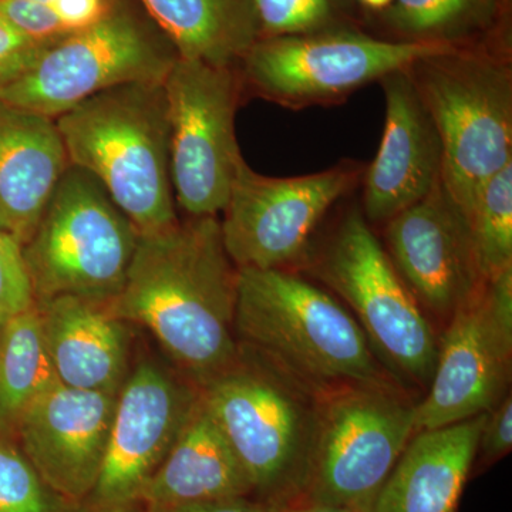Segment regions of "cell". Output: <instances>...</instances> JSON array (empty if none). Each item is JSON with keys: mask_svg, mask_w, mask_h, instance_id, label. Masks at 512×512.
Instances as JSON below:
<instances>
[{"mask_svg": "<svg viewBox=\"0 0 512 512\" xmlns=\"http://www.w3.org/2000/svg\"><path fill=\"white\" fill-rule=\"evenodd\" d=\"M235 335L319 396L353 386H402L355 316L285 268L238 269Z\"/></svg>", "mask_w": 512, "mask_h": 512, "instance_id": "2", "label": "cell"}, {"mask_svg": "<svg viewBox=\"0 0 512 512\" xmlns=\"http://www.w3.org/2000/svg\"><path fill=\"white\" fill-rule=\"evenodd\" d=\"M305 259L312 275L352 308L384 369L404 389L406 382L427 389L439 340L365 215L348 212L325 247Z\"/></svg>", "mask_w": 512, "mask_h": 512, "instance_id": "8", "label": "cell"}, {"mask_svg": "<svg viewBox=\"0 0 512 512\" xmlns=\"http://www.w3.org/2000/svg\"><path fill=\"white\" fill-rule=\"evenodd\" d=\"M487 413L414 433L372 512H456Z\"/></svg>", "mask_w": 512, "mask_h": 512, "instance_id": "20", "label": "cell"}, {"mask_svg": "<svg viewBox=\"0 0 512 512\" xmlns=\"http://www.w3.org/2000/svg\"><path fill=\"white\" fill-rule=\"evenodd\" d=\"M36 308L59 382L119 394L130 373V323L114 315L109 302L80 296H56Z\"/></svg>", "mask_w": 512, "mask_h": 512, "instance_id": "18", "label": "cell"}, {"mask_svg": "<svg viewBox=\"0 0 512 512\" xmlns=\"http://www.w3.org/2000/svg\"><path fill=\"white\" fill-rule=\"evenodd\" d=\"M117 394L57 383L20 420L16 443L52 490L84 505L99 481Z\"/></svg>", "mask_w": 512, "mask_h": 512, "instance_id": "16", "label": "cell"}, {"mask_svg": "<svg viewBox=\"0 0 512 512\" xmlns=\"http://www.w3.org/2000/svg\"><path fill=\"white\" fill-rule=\"evenodd\" d=\"M512 447V399L507 393L493 410L487 413L480 440H478L477 456L483 463L491 464L507 456Z\"/></svg>", "mask_w": 512, "mask_h": 512, "instance_id": "31", "label": "cell"}, {"mask_svg": "<svg viewBox=\"0 0 512 512\" xmlns=\"http://www.w3.org/2000/svg\"><path fill=\"white\" fill-rule=\"evenodd\" d=\"M380 83L386 97V121L363 192V215L372 222L392 220L426 197L443 171L439 133L407 70L389 74Z\"/></svg>", "mask_w": 512, "mask_h": 512, "instance_id": "17", "label": "cell"}, {"mask_svg": "<svg viewBox=\"0 0 512 512\" xmlns=\"http://www.w3.org/2000/svg\"><path fill=\"white\" fill-rule=\"evenodd\" d=\"M362 173L359 165L343 163L316 174L275 178L255 173L242 160L220 220L229 258L238 269H288L302 262L320 222Z\"/></svg>", "mask_w": 512, "mask_h": 512, "instance_id": "12", "label": "cell"}, {"mask_svg": "<svg viewBox=\"0 0 512 512\" xmlns=\"http://www.w3.org/2000/svg\"><path fill=\"white\" fill-rule=\"evenodd\" d=\"M200 396V387L181 373L154 360L138 363L117 394L103 468L84 507L136 504Z\"/></svg>", "mask_w": 512, "mask_h": 512, "instance_id": "14", "label": "cell"}, {"mask_svg": "<svg viewBox=\"0 0 512 512\" xmlns=\"http://www.w3.org/2000/svg\"><path fill=\"white\" fill-rule=\"evenodd\" d=\"M36 299L23 247L0 229V329L35 308Z\"/></svg>", "mask_w": 512, "mask_h": 512, "instance_id": "29", "label": "cell"}, {"mask_svg": "<svg viewBox=\"0 0 512 512\" xmlns=\"http://www.w3.org/2000/svg\"><path fill=\"white\" fill-rule=\"evenodd\" d=\"M467 222L485 281L512 268V161L484 185Z\"/></svg>", "mask_w": 512, "mask_h": 512, "instance_id": "25", "label": "cell"}, {"mask_svg": "<svg viewBox=\"0 0 512 512\" xmlns=\"http://www.w3.org/2000/svg\"><path fill=\"white\" fill-rule=\"evenodd\" d=\"M376 20L386 39L511 47V0H393Z\"/></svg>", "mask_w": 512, "mask_h": 512, "instance_id": "23", "label": "cell"}, {"mask_svg": "<svg viewBox=\"0 0 512 512\" xmlns=\"http://www.w3.org/2000/svg\"><path fill=\"white\" fill-rule=\"evenodd\" d=\"M138 238L103 185L70 164L23 245L36 303L62 295L113 301L126 281Z\"/></svg>", "mask_w": 512, "mask_h": 512, "instance_id": "7", "label": "cell"}, {"mask_svg": "<svg viewBox=\"0 0 512 512\" xmlns=\"http://www.w3.org/2000/svg\"><path fill=\"white\" fill-rule=\"evenodd\" d=\"M178 59L137 0H116L90 28L43 47L0 100L57 119L114 87L164 82Z\"/></svg>", "mask_w": 512, "mask_h": 512, "instance_id": "6", "label": "cell"}, {"mask_svg": "<svg viewBox=\"0 0 512 512\" xmlns=\"http://www.w3.org/2000/svg\"><path fill=\"white\" fill-rule=\"evenodd\" d=\"M83 512H143L138 504L114 505V507L89 508L84 507Z\"/></svg>", "mask_w": 512, "mask_h": 512, "instance_id": "35", "label": "cell"}, {"mask_svg": "<svg viewBox=\"0 0 512 512\" xmlns=\"http://www.w3.org/2000/svg\"><path fill=\"white\" fill-rule=\"evenodd\" d=\"M416 402L402 386H353L322 397L308 485L299 504L372 512L414 434Z\"/></svg>", "mask_w": 512, "mask_h": 512, "instance_id": "9", "label": "cell"}, {"mask_svg": "<svg viewBox=\"0 0 512 512\" xmlns=\"http://www.w3.org/2000/svg\"><path fill=\"white\" fill-rule=\"evenodd\" d=\"M46 484L15 440L0 436V512H83Z\"/></svg>", "mask_w": 512, "mask_h": 512, "instance_id": "28", "label": "cell"}, {"mask_svg": "<svg viewBox=\"0 0 512 512\" xmlns=\"http://www.w3.org/2000/svg\"><path fill=\"white\" fill-rule=\"evenodd\" d=\"M259 39L306 35L362 23L353 0H252Z\"/></svg>", "mask_w": 512, "mask_h": 512, "instance_id": "27", "label": "cell"}, {"mask_svg": "<svg viewBox=\"0 0 512 512\" xmlns=\"http://www.w3.org/2000/svg\"><path fill=\"white\" fill-rule=\"evenodd\" d=\"M57 383L35 306L0 329V436L15 440L29 407Z\"/></svg>", "mask_w": 512, "mask_h": 512, "instance_id": "24", "label": "cell"}, {"mask_svg": "<svg viewBox=\"0 0 512 512\" xmlns=\"http://www.w3.org/2000/svg\"><path fill=\"white\" fill-rule=\"evenodd\" d=\"M284 512H353L342 507H333V505L320 504H296L292 507H286Z\"/></svg>", "mask_w": 512, "mask_h": 512, "instance_id": "34", "label": "cell"}, {"mask_svg": "<svg viewBox=\"0 0 512 512\" xmlns=\"http://www.w3.org/2000/svg\"><path fill=\"white\" fill-rule=\"evenodd\" d=\"M116 0H0V16L30 39L52 45L103 19Z\"/></svg>", "mask_w": 512, "mask_h": 512, "instance_id": "26", "label": "cell"}, {"mask_svg": "<svg viewBox=\"0 0 512 512\" xmlns=\"http://www.w3.org/2000/svg\"><path fill=\"white\" fill-rule=\"evenodd\" d=\"M180 59L238 67L259 40L252 0H137Z\"/></svg>", "mask_w": 512, "mask_h": 512, "instance_id": "22", "label": "cell"}, {"mask_svg": "<svg viewBox=\"0 0 512 512\" xmlns=\"http://www.w3.org/2000/svg\"><path fill=\"white\" fill-rule=\"evenodd\" d=\"M511 365L512 268L448 319L429 392L416 403L414 433L493 410L507 394Z\"/></svg>", "mask_w": 512, "mask_h": 512, "instance_id": "13", "label": "cell"}, {"mask_svg": "<svg viewBox=\"0 0 512 512\" xmlns=\"http://www.w3.org/2000/svg\"><path fill=\"white\" fill-rule=\"evenodd\" d=\"M286 507L265 503L254 497H229L197 503L143 508V512H284Z\"/></svg>", "mask_w": 512, "mask_h": 512, "instance_id": "32", "label": "cell"}, {"mask_svg": "<svg viewBox=\"0 0 512 512\" xmlns=\"http://www.w3.org/2000/svg\"><path fill=\"white\" fill-rule=\"evenodd\" d=\"M229 497H252L251 481L200 396L170 454L136 504L168 507Z\"/></svg>", "mask_w": 512, "mask_h": 512, "instance_id": "21", "label": "cell"}, {"mask_svg": "<svg viewBox=\"0 0 512 512\" xmlns=\"http://www.w3.org/2000/svg\"><path fill=\"white\" fill-rule=\"evenodd\" d=\"M164 89L175 204L188 218L218 217L244 160L235 136L238 69L178 59Z\"/></svg>", "mask_w": 512, "mask_h": 512, "instance_id": "11", "label": "cell"}, {"mask_svg": "<svg viewBox=\"0 0 512 512\" xmlns=\"http://www.w3.org/2000/svg\"><path fill=\"white\" fill-rule=\"evenodd\" d=\"M387 254L419 305L450 319L485 282L470 225L443 180L387 221Z\"/></svg>", "mask_w": 512, "mask_h": 512, "instance_id": "15", "label": "cell"}, {"mask_svg": "<svg viewBox=\"0 0 512 512\" xmlns=\"http://www.w3.org/2000/svg\"><path fill=\"white\" fill-rule=\"evenodd\" d=\"M69 165L55 119L0 100V229L22 247Z\"/></svg>", "mask_w": 512, "mask_h": 512, "instance_id": "19", "label": "cell"}, {"mask_svg": "<svg viewBox=\"0 0 512 512\" xmlns=\"http://www.w3.org/2000/svg\"><path fill=\"white\" fill-rule=\"evenodd\" d=\"M450 45L369 35L360 26L256 40L238 64L242 86L289 109L336 103Z\"/></svg>", "mask_w": 512, "mask_h": 512, "instance_id": "10", "label": "cell"}, {"mask_svg": "<svg viewBox=\"0 0 512 512\" xmlns=\"http://www.w3.org/2000/svg\"><path fill=\"white\" fill-rule=\"evenodd\" d=\"M239 348L237 362L200 387L202 402L244 467L252 497L292 507L308 485L323 396Z\"/></svg>", "mask_w": 512, "mask_h": 512, "instance_id": "4", "label": "cell"}, {"mask_svg": "<svg viewBox=\"0 0 512 512\" xmlns=\"http://www.w3.org/2000/svg\"><path fill=\"white\" fill-rule=\"evenodd\" d=\"M353 2L356 3L357 8L363 10L366 18H369V16H376L384 12L392 5L393 0H353Z\"/></svg>", "mask_w": 512, "mask_h": 512, "instance_id": "33", "label": "cell"}, {"mask_svg": "<svg viewBox=\"0 0 512 512\" xmlns=\"http://www.w3.org/2000/svg\"><path fill=\"white\" fill-rule=\"evenodd\" d=\"M238 268L218 217L187 218L140 235L111 312L148 332L178 372L204 386L237 362Z\"/></svg>", "mask_w": 512, "mask_h": 512, "instance_id": "1", "label": "cell"}, {"mask_svg": "<svg viewBox=\"0 0 512 512\" xmlns=\"http://www.w3.org/2000/svg\"><path fill=\"white\" fill-rule=\"evenodd\" d=\"M69 163L93 175L138 235L177 224L164 82L114 87L57 117Z\"/></svg>", "mask_w": 512, "mask_h": 512, "instance_id": "3", "label": "cell"}, {"mask_svg": "<svg viewBox=\"0 0 512 512\" xmlns=\"http://www.w3.org/2000/svg\"><path fill=\"white\" fill-rule=\"evenodd\" d=\"M443 147L441 180L468 220L512 161L511 47H450L407 67Z\"/></svg>", "mask_w": 512, "mask_h": 512, "instance_id": "5", "label": "cell"}, {"mask_svg": "<svg viewBox=\"0 0 512 512\" xmlns=\"http://www.w3.org/2000/svg\"><path fill=\"white\" fill-rule=\"evenodd\" d=\"M45 46L0 16V93L29 69Z\"/></svg>", "mask_w": 512, "mask_h": 512, "instance_id": "30", "label": "cell"}]
</instances>
